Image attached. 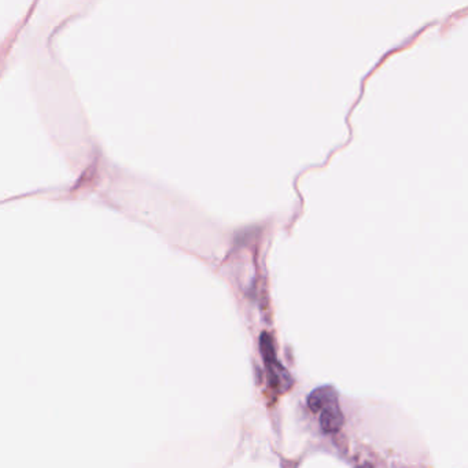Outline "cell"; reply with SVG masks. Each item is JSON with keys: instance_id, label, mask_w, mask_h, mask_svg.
Instances as JSON below:
<instances>
[{"instance_id": "6da1fadb", "label": "cell", "mask_w": 468, "mask_h": 468, "mask_svg": "<svg viewBox=\"0 0 468 468\" xmlns=\"http://www.w3.org/2000/svg\"><path fill=\"white\" fill-rule=\"evenodd\" d=\"M308 406L312 412L320 413V426L326 433H335L344 424V415L338 405L337 391L324 386L316 389L308 398Z\"/></svg>"}, {"instance_id": "7a4b0ae2", "label": "cell", "mask_w": 468, "mask_h": 468, "mask_svg": "<svg viewBox=\"0 0 468 468\" xmlns=\"http://www.w3.org/2000/svg\"><path fill=\"white\" fill-rule=\"evenodd\" d=\"M260 349H261V355L264 357L268 374H270V379L272 386L279 387L281 390H287L291 387V376L288 373L284 370V367L281 366V363L277 359V353L272 345V339L270 338V335L267 333H264L260 338Z\"/></svg>"}]
</instances>
